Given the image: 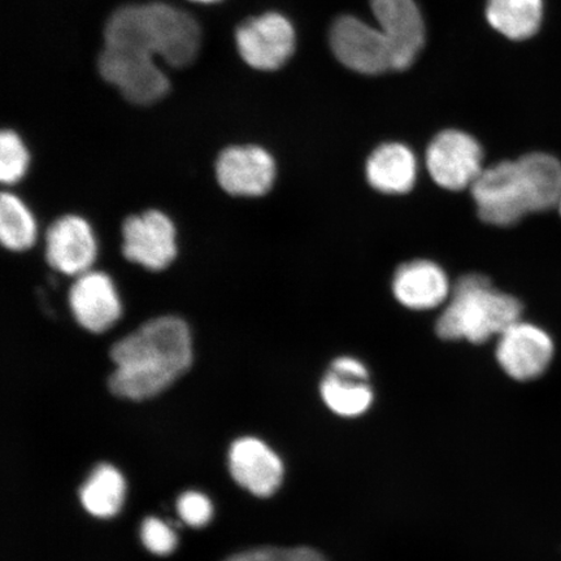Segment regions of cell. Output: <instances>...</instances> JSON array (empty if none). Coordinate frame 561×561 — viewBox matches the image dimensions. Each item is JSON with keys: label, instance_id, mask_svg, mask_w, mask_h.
<instances>
[{"label": "cell", "instance_id": "obj_1", "mask_svg": "<svg viewBox=\"0 0 561 561\" xmlns=\"http://www.w3.org/2000/svg\"><path fill=\"white\" fill-rule=\"evenodd\" d=\"M110 356L116 366L108 378L112 394L128 401H146L191 369V329L178 316H160L117 341Z\"/></svg>", "mask_w": 561, "mask_h": 561}, {"label": "cell", "instance_id": "obj_2", "mask_svg": "<svg viewBox=\"0 0 561 561\" xmlns=\"http://www.w3.org/2000/svg\"><path fill=\"white\" fill-rule=\"evenodd\" d=\"M471 192L482 221L495 227L514 226L525 215L558 206L561 163L542 152L501 161L482 171Z\"/></svg>", "mask_w": 561, "mask_h": 561}, {"label": "cell", "instance_id": "obj_3", "mask_svg": "<svg viewBox=\"0 0 561 561\" xmlns=\"http://www.w3.org/2000/svg\"><path fill=\"white\" fill-rule=\"evenodd\" d=\"M201 41L196 20L165 3L121 7L104 27V45L137 48L173 68L192 65Z\"/></svg>", "mask_w": 561, "mask_h": 561}, {"label": "cell", "instance_id": "obj_4", "mask_svg": "<svg viewBox=\"0 0 561 561\" xmlns=\"http://www.w3.org/2000/svg\"><path fill=\"white\" fill-rule=\"evenodd\" d=\"M448 304L440 313L436 332L442 340H466L476 345L500 336L520 321V301L496 290L482 275L462 276L453 286Z\"/></svg>", "mask_w": 561, "mask_h": 561}, {"label": "cell", "instance_id": "obj_5", "mask_svg": "<svg viewBox=\"0 0 561 561\" xmlns=\"http://www.w3.org/2000/svg\"><path fill=\"white\" fill-rule=\"evenodd\" d=\"M98 69L103 79L133 104H156L170 90V80L156 58L137 48L104 45Z\"/></svg>", "mask_w": 561, "mask_h": 561}, {"label": "cell", "instance_id": "obj_6", "mask_svg": "<svg viewBox=\"0 0 561 561\" xmlns=\"http://www.w3.org/2000/svg\"><path fill=\"white\" fill-rule=\"evenodd\" d=\"M482 147L468 133L445 130L427 147L426 167L442 188L451 192L471 188L483 168Z\"/></svg>", "mask_w": 561, "mask_h": 561}, {"label": "cell", "instance_id": "obj_7", "mask_svg": "<svg viewBox=\"0 0 561 561\" xmlns=\"http://www.w3.org/2000/svg\"><path fill=\"white\" fill-rule=\"evenodd\" d=\"M296 44V30L277 12L245 20L236 32L238 53L245 65L264 72L284 67Z\"/></svg>", "mask_w": 561, "mask_h": 561}, {"label": "cell", "instance_id": "obj_8", "mask_svg": "<svg viewBox=\"0 0 561 561\" xmlns=\"http://www.w3.org/2000/svg\"><path fill=\"white\" fill-rule=\"evenodd\" d=\"M123 254L150 271H163L178 256V231L158 209L129 216L123 224Z\"/></svg>", "mask_w": 561, "mask_h": 561}, {"label": "cell", "instance_id": "obj_9", "mask_svg": "<svg viewBox=\"0 0 561 561\" xmlns=\"http://www.w3.org/2000/svg\"><path fill=\"white\" fill-rule=\"evenodd\" d=\"M331 46L341 65L356 73L375 76L392 69L390 48L380 27L355 16L335 21Z\"/></svg>", "mask_w": 561, "mask_h": 561}, {"label": "cell", "instance_id": "obj_10", "mask_svg": "<svg viewBox=\"0 0 561 561\" xmlns=\"http://www.w3.org/2000/svg\"><path fill=\"white\" fill-rule=\"evenodd\" d=\"M370 9L388 42L392 69L411 67L425 44L424 19L415 0H370Z\"/></svg>", "mask_w": 561, "mask_h": 561}, {"label": "cell", "instance_id": "obj_11", "mask_svg": "<svg viewBox=\"0 0 561 561\" xmlns=\"http://www.w3.org/2000/svg\"><path fill=\"white\" fill-rule=\"evenodd\" d=\"M216 179L224 192L234 196H262L275 184L276 163L259 146H231L217 158Z\"/></svg>", "mask_w": 561, "mask_h": 561}, {"label": "cell", "instance_id": "obj_12", "mask_svg": "<svg viewBox=\"0 0 561 561\" xmlns=\"http://www.w3.org/2000/svg\"><path fill=\"white\" fill-rule=\"evenodd\" d=\"M496 360L517 381L542 376L553 356V343L541 328L517 321L497 336Z\"/></svg>", "mask_w": 561, "mask_h": 561}, {"label": "cell", "instance_id": "obj_13", "mask_svg": "<svg viewBox=\"0 0 561 561\" xmlns=\"http://www.w3.org/2000/svg\"><path fill=\"white\" fill-rule=\"evenodd\" d=\"M68 304L77 324L90 333L107 332L123 314L114 280L103 272L89 271L77 277Z\"/></svg>", "mask_w": 561, "mask_h": 561}, {"label": "cell", "instance_id": "obj_14", "mask_svg": "<svg viewBox=\"0 0 561 561\" xmlns=\"http://www.w3.org/2000/svg\"><path fill=\"white\" fill-rule=\"evenodd\" d=\"M96 257L93 229L80 216L67 215L46 231V261L53 270L79 277L91 271Z\"/></svg>", "mask_w": 561, "mask_h": 561}, {"label": "cell", "instance_id": "obj_15", "mask_svg": "<svg viewBox=\"0 0 561 561\" xmlns=\"http://www.w3.org/2000/svg\"><path fill=\"white\" fill-rule=\"evenodd\" d=\"M229 467L238 485L256 496L275 494L283 482V461L261 439L245 437L236 440L230 447Z\"/></svg>", "mask_w": 561, "mask_h": 561}, {"label": "cell", "instance_id": "obj_16", "mask_svg": "<svg viewBox=\"0 0 561 561\" xmlns=\"http://www.w3.org/2000/svg\"><path fill=\"white\" fill-rule=\"evenodd\" d=\"M453 287L444 270L431 261H413L399 266L392 278V294L413 311L433 310L450 298Z\"/></svg>", "mask_w": 561, "mask_h": 561}, {"label": "cell", "instance_id": "obj_17", "mask_svg": "<svg viewBox=\"0 0 561 561\" xmlns=\"http://www.w3.org/2000/svg\"><path fill=\"white\" fill-rule=\"evenodd\" d=\"M417 159L409 146L390 142L378 146L367 160L366 174L375 191L401 195L412 191L417 180Z\"/></svg>", "mask_w": 561, "mask_h": 561}, {"label": "cell", "instance_id": "obj_18", "mask_svg": "<svg viewBox=\"0 0 561 561\" xmlns=\"http://www.w3.org/2000/svg\"><path fill=\"white\" fill-rule=\"evenodd\" d=\"M542 18L543 0H488L489 24L512 41L533 37L541 26Z\"/></svg>", "mask_w": 561, "mask_h": 561}, {"label": "cell", "instance_id": "obj_19", "mask_svg": "<svg viewBox=\"0 0 561 561\" xmlns=\"http://www.w3.org/2000/svg\"><path fill=\"white\" fill-rule=\"evenodd\" d=\"M80 497L89 514L101 518L114 517L124 503V477L115 467L98 466L83 483Z\"/></svg>", "mask_w": 561, "mask_h": 561}, {"label": "cell", "instance_id": "obj_20", "mask_svg": "<svg viewBox=\"0 0 561 561\" xmlns=\"http://www.w3.org/2000/svg\"><path fill=\"white\" fill-rule=\"evenodd\" d=\"M320 390L328 409L342 417L360 416L374 403V391L367 381L351 380L332 371H328Z\"/></svg>", "mask_w": 561, "mask_h": 561}, {"label": "cell", "instance_id": "obj_21", "mask_svg": "<svg viewBox=\"0 0 561 561\" xmlns=\"http://www.w3.org/2000/svg\"><path fill=\"white\" fill-rule=\"evenodd\" d=\"M37 240V226L23 201L16 195L0 196V241L7 250L25 251Z\"/></svg>", "mask_w": 561, "mask_h": 561}, {"label": "cell", "instance_id": "obj_22", "mask_svg": "<svg viewBox=\"0 0 561 561\" xmlns=\"http://www.w3.org/2000/svg\"><path fill=\"white\" fill-rule=\"evenodd\" d=\"M30 152L23 139L13 130H4L0 135V181L4 185L16 184L24 178L30 167Z\"/></svg>", "mask_w": 561, "mask_h": 561}, {"label": "cell", "instance_id": "obj_23", "mask_svg": "<svg viewBox=\"0 0 561 561\" xmlns=\"http://www.w3.org/2000/svg\"><path fill=\"white\" fill-rule=\"evenodd\" d=\"M224 561H327L318 551L307 547L279 549V547H261L236 553Z\"/></svg>", "mask_w": 561, "mask_h": 561}, {"label": "cell", "instance_id": "obj_24", "mask_svg": "<svg viewBox=\"0 0 561 561\" xmlns=\"http://www.w3.org/2000/svg\"><path fill=\"white\" fill-rule=\"evenodd\" d=\"M140 538L146 549L156 556H168L178 546L174 531L157 517L146 518L140 528Z\"/></svg>", "mask_w": 561, "mask_h": 561}, {"label": "cell", "instance_id": "obj_25", "mask_svg": "<svg viewBox=\"0 0 561 561\" xmlns=\"http://www.w3.org/2000/svg\"><path fill=\"white\" fill-rule=\"evenodd\" d=\"M179 514L186 524L201 528L209 523L213 517V504L208 497L198 491H186L179 497Z\"/></svg>", "mask_w": 561, "mask_h": 561}, {"label": "cell", "instance_id": "obj_26", "mask_svg": "<svg viewBox=\"0 0 561 561\" xmlns=\"http://www.w3.org/2000/svg\"><path fill=\"white\" fill-rule=\"evenodd\" d=\"M332 374L351 380L368 381V369L360 360L351 356H341L332 363Z\"/></svg>", "mask_w": 561, "mask_h": 561}, {"label": "cell", "instance_id": "obj_27", "mask_svg": "<svg viewBox=\"0 0 561 561\" xmlns=\"http://www.w3.org/2000/svg\"><path fill=\"white\" fill-rule=\"evenodd\" d=\"M192 2H195V3H203V4H209V3L220 2V0H192Z\"/></svg>", "mask_w": 561, "mask_h": 561}, {"label": "cell", "instance_id": "obj_28", "mask_svg": "<svg viewBox=\"0 0 561 561\" xmlns=\"http://www.w3.org/2000/svg\"><path fill=\"white\" fill-rule=\"evenodd\" d=\"M558 207H559L560 215H561V196H560V201H559V203H558Z\"/></svg>", "mask_w": 561, "mask_h": 561}]
</instances>
